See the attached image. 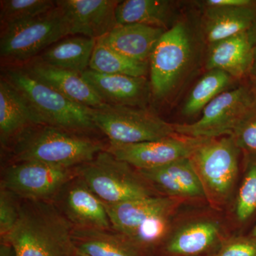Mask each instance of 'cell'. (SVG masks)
I'll list each match as a JSON object with an SVG mask.
<instances>
[{
    "label": "cell",
    "instance_id": "d6a6232c",
    "mask_svg": "<svg viewBox=\"0 0 256 256\" xmlns=\"http://www.w3.org/2000/svg\"><path fill=\"white\" fill-rule=\"evenodd\" d=\"M232 137L244 154H256V108L237 128Z\"/></svg>",
    "mask_w": 256,
    "mask_h": 256
},
{
    "label": "cell",
    "instance_id": "8992f818",
    "mask_svg": "<svg viewBox=\"0 0 256 256\" xmlns=\"http://www.w3.org/2000/svg\"><path fill=\"white\" fill-rule=\"evenodd\" d=\"M79 175L104 203L114 204L160 195L137 170L106 149L80 165Z\"/></svg>",
    "mask_w": 256,
    "mask_h": 256
},
{
    "label": "cell",
    "instance_id": "277c9868",
    "mask_svg": "<svg viewBox=\"0 0 256 256\" xmlns=\"http://www.w3.org/2000/svg\"><path fill=\"white\" fill-rule=\"evenodd\" d=\"M242 152L232 136L204 139L190 156L204 190L206 200L220 210L236 188Z\"/></svg>",
    "mask_w": 256,
    "mask_h": 256
},
{
    "label": "cell",
    "instance_id": "836d02e7",
    "mask_svg": "<svg viewBox=\"0 0 256 256\" xmlns=\"http://www.w3.org/2000/svg\"><path fill=\"white\" fill-rule=\"evenodd\" d=\"M205 2L208 8H240L256 4L252 0H207Z\"/></svg>",
    "mask_w": 256,
    "mask_h": 256
},
{
    "label": "cell",
    "instance_id": "52a82bcc",
    "mask_svg": "<svg viewBox=\"0 0 256 256\" xmlns=\"http://www.w3.org/2000/svg\"><path fill=\"white\" fill-rule=\"evenodd\" d=\"M92 121L109 142L134 144L163 139L176 134L169 124L146 108L106 105L90 108Z\"/></svg>",
    "mask_w": 256,
    "mask_h": 256
},
{
    "label": "cell",
    "instance_id": "30bf717a",
    "mask_svg": "<svg viewBox=\"0 0 256 256\" xmlns=\"http://www.w3.org/2000/svg\"><path fill=\"white\" fill-rule=\"evenodd\" d=\"M79 166H52L37 162H20L6 166L1 186L22 200L53 202L68 182L79 174Z\"/></svg>",
    "mask_w": 256,
    "mask_h": 256
},
{
    "label": "cell",
    "instance_id": "ac0fdd59",
    "mask_svg": "<svg viewBox=\"0 0 256 256\" xmlns=\"http://www.w3.org/2000/svg\"><path fill=\"white\" fill-rule=\"evenodd\" d=\"M44 124L28 100L8 80L0 78V140L6 148L25 129Z\"/></svg>",
    "mask_w": 256,
    "mask_h": 256
},
{
    "label": "cell",
    "instance_id": "83f0119b",
    "mask_svg": "<svg viewBox=\"0 0 256 256\" xmlns=\"http://www.w3.org/2000/svg\"><path fill=\"white\" fill-rule=\"evenodd\" d=\"M232 212L235 222L242 226L256 214V154H244V172L234 196Z\"/></svg>",
    "mask_w": 256,
    "mask_h": 256
},
{
    "label": "cell",
    "instance_id": "f546056e",
    "mask_svg": "<svg viewBox=\"0 0 256 256\" xmlns=\"http://www.w3.org/2000/svg\"><path fill=\"white\" fill-rule=\"evenodd\" d=\"M57 6L53 0H2L1 28L18 24L48 12Z\"/></svg>",
    "mask_w": 256,
    "mask_h": 256
},
{
    "label": "cell",
    "instance_id": "603a6c76",
    "mask_svg": "<svg viewBox=\"0 0 256 256\" xmlns=\"http://www.w3.org/2000/svg\"><path fill=\"white\" fill-rule=\"evenodd\" d=\"M97 40L84 36L64 38L37 56L52 66L82 75L89 69Z\"/></svg>",
    "mask_w": 256,
    "mask_h": 256
},
{
    "label": "cell",
    "instance_id": "6da1fadb",
    "mask_svg": "<svg viewBox=\"0 0 256 256\" xmlns=\"http://www.w3.org/2000/svg\"><path fill=\"white\" fill-rule=\"evenodd\" d=\"M72 232L53 202L22 200L18 224L5 240L16 256H75Z\"/></svg>",
    "mask_w": 256,
    "mask_h": 256
},
{
    "label": "cell",
    "instance_id": "d590c367",
    "mask_svg": "<svg viewBox=\"0 0 256 256\" xmlns=\"http://www.w3.org/2000/svg\"><path fill=\"white\" fill-rule=\"evenodd\" d=\"M0 256H16L13 246L9 240L2 239L0 244Z\"/></svg>",
    "mask_w": 256,
    "mask_h": 256
},
{
    "label": "cell",
    "instance_id": "f1b7e54d",
    "mask_svg": "<svg viewBox=\"0 0 256 256\" xmlns=\"http://www.w3.org/2000/svg\"><path fill=\"white\" fill-rule=\"evenodd\" d=\"M232 76L220 70H210L192 89L183 107V114L193 116L224 92Z\"/></svg>",
    "mask_w": 256,
    "mask_h": 256
},
{
    "label": "cell",
    "instance_id": "9a60e30c",
    "mask_svg": "<svg viewBox=\"0 0 256 256\" xmlns=\"http://www.w3.org/2000/svg\"><path fill=\"white\" fill-rule=\"evenodd\" d=\"M160 195L184 202L206 200L204 190L190 158L148 170H137Z\"/></svg>",
    "mask_w": 256,
    "mask_h": 256
},
{
    "label": "cell",
    "instance_id": "484cf974",
    "mask_svg": "<svg viewBox=\"0 0 256 256\" xmlns=\"http://www.w3.org/2000/svg\"><path fill=\"white\" fill-rule=\"evenodd\" d=\"M89 69L100 74L146 77L148 62H139L128 58L97 40Z\"/></svg>",
    "mask_w": 256,
    "mask_h": 256
},
{
    "label": "cell",
    "instance_id": "7402d4cb",
    "mask_svg": "<svg viewBox=\"0 0 256 256\" xmlns=\"http://www.w3.org/2000/svg\"><path fill=\"white\" fill-rule=\"evenodd\" d=\"M72 238L77 252L88 256H148L114 229L73 228Z\"/></svg>",
    "mask_w": 256,
    "mask_h": 256
},
{
    "label": "cell",
    "instance_id": "44dd1931",
    "mask_svg": "<svg viewBox=\"0 0 256 256\" xmlns=\"http://www.w3.org/2000/svg\"><path fill=\"white\" fill-rule=\"evenodd\" d=\"M252 64V44L248 32L212 45L206 68L220 70L230 76L242 78L250 74Z\"/></svg>",
    "mask_w": 256,
    "mask_h": 256
},
{
    "label": "cell",
    "instance_id": "2e32d148",
    "mask_svg": "<svg viewBox=\"0 0 256 256\" xmlns=\"http://www.w3.org/2000/svg\"><path fill=\"white\" fill-rule=\"evenodd\" d=\"M82 77L108 105L146 108L152 92L146 77L98 73L88 69Z\"/></svg>",
    "mask_w": 256,
    "mask_h": 256
},
{
    "label": "cell",
    "instance_id": "4316f807",
    "mask_svg": "<svg viewBox=\"0 0 256 256\" xmlns=\"http://www.w3.org/2000/svg\"><path fill=\"white\" fill-rule=\"evenodd\" d=\"M178 208L152 216L126 237L146 254L154 248L162 246L174 226V214Z\"/></svg>",
    "mask_w": 256,
    "mask_h": 256
},
{
    "label": "cell",
    "instance_id": "3957f363",
    "mask_svg": "<svg viewBox=\"0 0 256 256\" xmlns=\"http://www.w3.org/2000/svg\"><path fill=\"white\" fill-rule=\"evenodd\" d=\"M1 77L24 96L44 124L84 136L98 130L90 116V107L54 90L21 66H2Z\"/></svg>",
    "mask_w": 256,
    "mask_h": 256
},
{
    "label": "cell",
    "instance_id": "cb8c5ba5",
    "mask_svg": "<svg viewBox=\"0 0 256 256\" xmlns=\"http://www.w3.org/2000/svg\"><path fill=\"white\" fill-rule=\"evenodd\" d=\"M206 36L210 44L246 32L256 21V4L240 8H207Z\"/></svg>",
    "mask_w": 256,
    "mask_h": 256
},
{
    "label": "cell",
    "instance_id": "7a4b0ae2",
    "mask_svg": "<svg viewBox=\"0 0 256 256\" xmlns=\"http://www.w3.org/2000/svg\"><path fill=\"white\" fill-rule=\"evenodd\" d=\"M6 148L14 162H37L74 168L92 161L106 146L88 136L41 124L25 129Z\"/></svg>",
    "mask_w": 256,
    "mask_h": 256
},
{
    "label": "cell",
    "instance_id": "8d00e7d4",
    "mask_svg": "<svg viewBox=\"0 0 256 256\" xmlns=\"http://www.w3.org/2000/svg\"><path fill=\"white\" fill-rule=\"evenodd\" d=\"M249 235L252 236L254 238L256 239V224L254 226V228L252 229V232Z\"/></svg>",
    "mask_w": 256,
    "mask_h": 256
},
{
    "label": "cell",
    "instance_id": "d4e9b609",
    "mask_svg": "<svg viewBox=\"0 0 256 256\" xmlns=\"http://www.w3.org/2000/svg\"><path fill=\"white\" fill-rule=\"evenodd\" d=\"M172 6L164 0L120 1L116 10L118 25L139 24L168 30Z\"/></svg>",
    "mask_w": 256,
    "mask_h": 256
},
{
    "label": "cell",
    "instance_id": "5bb4252c",
    "mask_svg": "<svg viewBox=\"0 0 256 256\" xmlns=\"http://www.w3.org/2000/svg\"><path fill=\"white\" fill-rule=\"evenodd\" d=\"M116 0H58L57 5L68 20L72 36L98 40L117 26Z\"/></svg>",
    "mask_w": 256,
    "mask_h": 256
},
{
    "label": "cell",
    "instance_id": "8fae6325",
    "mask_svg": "<svg viewBox=\"0 0 256 256\" xmlns=\"http://www.w3.org/2000/svg\"><path fill=\"white\" fill-rule=\"evenodd\" d=\"M203 140L178 134L163 139L134 144L109 142L106 150L134 169H153L190 158Z\"/></svg>",
    "mask_w": 256,
    "mask_h": 256
},
{
    "label": "cell",
    "instance_id": "ffe728a7",
    "mask_svg": "<svg viewBox=\"0 0 256 256\" xmlns=\"http://www.w3.org/2000/svg\"><path fill=\"white\" fill-rule=\"evenodd\" d=\"M166 30L139 24L117 25L98 40L128 58L148 62Z\"/></svg>",
    "mask_w": 256,
    "mask_h": 256
},
{
    "label": "cell",
    "instance_id": "9c48e42d",
    "mask_svg": "<svg viewBox=\"0 0 256 256\" xmlns=\"http://www.w3.org/2000/svg\"><path fill=\"white\" fill-rule=\"evenodd\" d=\"M192 50V34L183 22L175 23L164 32L150 58L153 95L162 98L174 88L188 67Z\"/></svg>",
    "mask_w": 256,
    "mask_h": 256
},
{
    "label": "cell",
    "instance_id": "5b68a950",
    "mask_svg": "<svg viewBox=\"0 0 256 256\" xmlns=\"http://www.w3.org/2000/svg\"><path fill=\"white\" fill-rule=\"evenodd\" d=\"M68 36H72L68 20L58 5L45 14L1 28L2 66L28 63Z\"/></svg>",
    "mask_w": 256,
    "mask_h": 256
},
{
    "label": "cell",
    "instance_id": "e0dca14e",
    "mask_svg": "<svg viewBox=\"0 0 256 256\" xmlns=\"http://www.w3.org/2000/svg\"><path fill=\"white\" fill-rule=\"evenodd\" d=\"M18 66L37 80L74 102L92 108L107 105L80 74L52 66L37 57Z\"/></svg>",
    "mask_w": 256,
    "mask_h": 256
},
{
    "label": "cell",
    "instance_id": "e575fe53",
    "mask_svg": "<svg viewBox=\"0 0 256 256\" xmlns=\"http://www.w3.org/2000/svg\"><path fill=\"white\" fill-rule=\"evenodd\" d=\"M250 44H252V70H250L249 76L256 84V21L252 26V28L248 31Z\"/></svg>",
    "mask_w": 256,
    "mask_h": 256
},
{
    "label": "cell",
    "instance_id": "4dcf8cb0",
    "mask_svg": "<svg viewBox=\"0 0 256 256\" xmlns=\"http://www.w3.org/2000/svg\"><path fill=\"white\" fill-rule=\"evenodd\" d=\"M18 196L1 186L0 190V235L5 239L14 230L20 218L21 202Z\"/></svg>",
    "mask_w": 256,
    "mask_h": 256
},
{
    "label": "cell",
    "instance_id": "4fadbf2b",
    "mask_svg": "<svg viewBox=\"0 0 256 256\" xmlns=\"http://www.w3.org/2000/svg\"><path fill=\"white\" fill-rule=\"evenodd\" d=\"M53 202L73 228L112 229L104 202L79 174L64 186Z\"/></svg>",
    "mask_w": 256,
    "mask_h": 256
},
{
    "label": "cell",
    "instance_id": "ba28073f",
    "mask_svg": "<svg viewBox=\"0 0 256 256\" xmlns=\"http://www.w3.org/2000/svg\"><path fill=\"white\" fill-rule=\"evenodd\" d=\"M256 108L255 92L248 87H238L215 98L204 108L202 117L196 122L174 124L175 132L198 139L232 136Z\"/></svg>",
    "mask_w": 256,
    "mask_h": 256
},
{
    "label": "cell",
    "instance_id": "d6986e66",
    "mask_svg": "<svg viewBox=\"0 0 256 256\" xmlns=\"http://www.w3.org/2000/svg\"><path fill=\"white\" fill-rule=\"evenodd\" d=\"M183 202L178 198L160 195L114 204H104L112 229L128 236L152 216L178 208Z\"/></svg>",
    "mask_w": 256,
    "mask_h": 256
},
{
    "label": "cell",
    "instance_id": "7c38bea8",
    "mask_svg": "<svg viewBox=\"0 0 256 256\" xmlns=\"http://www.w3.org/2000/svg\"><path fill=\"white\" fill-rule=\"evenodd\" d=\"M227 237L220 218L197 215L174 224L162 248L166 256H210Z\"/></svg>",
    "mask_w": 256,
    "mask_h": 256
},
{
    "label": "cell",
    "instance_id": "74e56055",
    "mask_svg": "<svg viewBox=\"0 0 256 256\" xmlns=\"http://www.w3.org/2000/svg\"><path fill=\"white\" fill-rule=\"evenodd\" d=\"M75 256H88L85 255V254H82V252H77V250H76V254Z\"/></svg>",
    "mask_w": 256,
    "mask_h": 256
},
{
    "label": "cell",
    "instance_id": "1f68e13d",
    "mask_svg": "<svg viewBox=\"0 0 256 256\" xmlns=\"http://www.w3.org/2000/svg\"><path fill=\"white\" fill-rule=\"evenodd\" d=\"M210 256H256V239L250 235L228 236Z\"/></svg>",
    "mask_w": 256,
    "mask_h": 256
}]
</instances>
